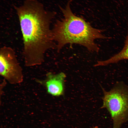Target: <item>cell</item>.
Here are the masks:
<instances>
[{
    "instance_id": "cell-2",
    "label": "cell",
    "mask_w": 128,
    "mask_h": 128,
    "mask_svg": "<svg viewBox=\"0 0 128 128\" xmlns=\"http://www.w3.org/2000/svg\"><path fill=\"white\" fill-rule=\"evenodd\" d=\"M71 1L64 8L59 6L63 18L57 20L52 28L53 36L58 51L65 45H79L89 51L98 52L99 48L95 42L97 39H106L102 31L92 27L82 17L75 15L70 7Z\"/></svg>"
},
{
    "instance_id": "cell-1",
    "label": "cell",
    "mask_w": 128,
    "mask_h": 128,
    "mask_svg": "<svg viewBox=\"0 0 128 128\" xmlns=\"http://www.w3.org/2000/svg\"><path fill=\"white\" fill-rule=\"evenodd\" d=\"M16 11L22 36L25 65L42 64L46 52L56 48L50 24L56 13L46 10L36 0H27Z\"/></svg>"
},
{
    "instance_id": "cell-6",
    "label": "cell",
    "mask_w": 128,
    "mask_h": 128,
    "mask_svg": "<svg viewBox=\"0 0 128 128\" xmlns=\"http://www.w3.org/2000/svg\"><path fill=\"white\" fill-rule=\"evenodd\" d=\"M128 59V30L124 46L122 50L109 59L104 61H99L95 66H103L116 63L121 60Z\"/></svg>"
},
{
    "instance_id": "cell-3",
    "label": "cell",
    "mask_w": 128,
    "mask_h": 128,
    "mask_svg": "<svg viewBox=\"0 0 128 128\" xmlns=\"http://www.w3.org/2000/svg\"><path fill=\"white\" fill-rule=\"evenodd\" d=\"M103 91L101 108L106 109L109 113L112 128H121L128 121V86L118 83L110 91Z\"/></svg>"
},
{
    "instance_id": "cell-7",
    "label": "cell",
    "mask_w": 128,
    "mask_h": 128,
    "mask_svg": "<svg viewBox=\"0 0 128 128\" xmlns=\"http://www.w3.org/2000/svg\"><path fill=\"white\" fill-rule=\"evenodd\" d=\"M93 128H98V127L97 126H96L95 127H94Z\"/></svg>"
},
{
    "instance_id": "cell-5",
    "label": "cell",
    "mask_w": 128,
    "mask_h": 128,
    "mask_svg": "<svg viewBox=\"0 0 128 128\" xmlns=\"http://www.w3.org/2000/svg\"><path fill=\"white\" fill-rule=\"evenodd\" d=\"M45 85L48 93L52 96H58L62 95L64 91V84L66 77L65 74L61 72L54 74L51 73L47 75Z\"/></svg>"
},
{
    "instance_id": "cell-4",
    "label": "cell",
    "mask_w": 128,
    "mask_h": 128,
    "mask_svg": "<svg viewBox=\"0 0 128 128\" xmlns=\"http://www.w3.org/2000/svg\"><path fill=\"white\" fill-rule=\"evenodd\" d=\"M0 74L11 84H19L23 81L22 68L15 51L10 47L4 46L0 49Z\"/></svg>"
}]
</instances>
